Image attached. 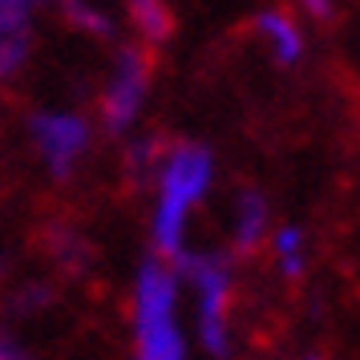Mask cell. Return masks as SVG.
I'll return each instance as SVG.
<instances>
[{"label": "cell", "instance_id": "277c9868", "mask_svg": "<svg viewBox=\"0 0 360 360\" xmlns=\"http://www.w3.org/2000/svg\"><path fill=\"white\" fill-rule=\"evenodd\" d=\"M150 77H154V57L138 45H122L110 69V82L101 94V126L122 138L134 126V117L142 114V101H146Z\"/></svg>", "mask_w": 360, "mask_h": 360}, {"label": "cell", "instance_id": "7a4b0ae2", "mask_svg": "<svg viewBox=\"0 0 360 360\" xmlns=\"http://www.w3.org/2000/svg\"><path fill=\"white\" fill-rule=\"evenodd\" d=\"M154 179H158V198H154V214H150V239H154V251L162 259H174V255L186 251L191 214L211 191L214 179L211 150L198 146V142L170 146Z\"/></svg>", "mask_w": 360, "mask_h": 360}, {"label": "cell", "instance_id": "2e32d148", "mask_svg": "<svg viewBox=\"0 0 360 360\" xmlns=\"http://www.w3.org/2000/svg\"><path fill=\"white\" fill-rule=\"evenodd\" d=\"M304 360H324V356H316V352H311V356H304Z\"/></svg>", "mask_w": 360, "mask_h": 360}, {"label": "cell", "instance_id": "3957f363", "mask_svg": "<svg viewBox=\"0 0 360 360\" xmlns=\"http://www.w3.org/2000/svg\"><path fill=\"white\" fill-rule=\"evenodd\" d=\"M179 279L195 292V340L207 356H231V300H235V263L223 251H182L174 255Z\"/></svg>", "mask_w": 360, "mask_h": 360}, {"label": "cell", "instance_id": "ba28073f", "mask_svg": "<svg viewBox=\"0 0 360 360\" xmlns=\"http://www.w3.org/2000/svg\"><path fill=\"white\" fill-rule=\"evenodd\" d=\"M255 29H259L263 37H271L279 65H295V61H300V53H304V41H300V29L292 25V17H288V13L263 8L259 17H255Z\"/></svg>", "mask_w": 360, "mask_h": 360}, {"label": "cell", "instance_id": "8992f818", "mask_svg": "<svg viewBox=\"0 0 360 360\" xmlns=\"http://www.w3.org/2000/svg\"><path fill=\"white\" fill-rule=\"evenodd\" d=\"M267 223H271L267 198H263L259 191H239V198H235V223H231L235 255H251V251L267 239Z\"/></svg>", "mask_w": 360, "mask_h": 360}, {"label": "cell", "instance_id": "8fae6325", "mask_svg": "<svg viewBox=\"0 0 360 360\" xmlns=\"http://www.w3.org/2000/svg\"><path fill=\"white\" fill-rule=\"evenodd\" d=\"M53 300H57V292H53L49 283H25V288L13 292L8 308H13V316H37V311L53 308Z\"/></svg>", "mask_w": 360, "mask_h": 360}, {"label": "cell", "instance_id": "5bb4252c", "mask_svg": "<svg viewBox=\"0 0 360 360\" xmlns=\"http://www.w3.org/2000/svg\"><path fill=\"white\" fill-rule=\"evenodd\" d=\"M300 4H304L308 17L320 20V25H332V20H336V4H332V0H300Z\"/></svg>", "mask_w": 360, "mask_h": 360}, {"label": "cell", "instance_id": "52a82bcc", "mask_svg": "<svg viewBox=\"0 0 360 360\" xmlns=\"http://www.w3.org/2000/svg\"><path fill=\"white\" fill-rule=\"evenodd\" d=\"M126 8H130L138 33L146 37V45H166L174 37V29H179L174 8L166 0H126Z\"/></svg>", "mask_w": 360, "mask_h": 360}, {"label": "cell", "instance_id": "6da1fadb", "mask_svg": "<svg viewBox=\"0 0 360 360\" xmlns=\"http://www.w3.org/2000/svg\"><path fill=\"white\" fill-rule=\"evenodd\" d=\"M182 279L174 263L150 255L134 276L130 324H134V360H191V340L179 311Z\"/></svg>", "mask_w": 360, "mask_h": 360}, {"label": "cell", "instance_id": "30bf717a", "mask_svg": "<svg viewBox=\"0 0 360 360\" xmlns=\"http://www.w3.org/2000/svg\"><path fill=\"white\" fill-rule=\"evenodd\" d=\"M53 4L61 8V17H65L69 25H77V29H85V33L101 37V41H110V37H114L110 17H105V13H98L89 0H53Z\"/></svg>", "mask_w": 360, "mask_h": 360}, {"label": "cell", "instance_id": "9a60e30c", "mask_svg": "<svg viewBox=\"0 0 360 360\" xmlns=\"http://www.w3.org/2000/svg\"><path fill=\"white\" fill-rule=\"evenodd\" d=\"M37 4H45V0H0V8H37Z\"/></svg>", "mask_w": 360, "mask_h": 360}, {"label": "cell", "instance_id": "9c48e42d", "mask_svg": "<svg viewBox=\"0 0 360 360\" xmlns=\"http://www.w3.org/2000/svg\"><path fill=\"white\" fill-rule=\"evenodd\" d=\"M271 251H276V267L279 276L288 279H300L304 271H308V243H304V231L300 227H276V235H271Z\"/></svg>", "mask_w": 360, "mask_h": 360}, {"label": "cell", "instance_id": "4fadbf2b", "mask_svg": "<svg viewBox=\"0 0 360 360\" xmlns=\"http://www.w3.org/2000/svg\"><path fill=\"white\" fill-rule=\"evenodd\" d=\"M0 360H37L17 336H8V332H0Z\"/></svg>", "mask_w": 360, "mask_h": 360}, {"label": "cell", "instance_id": "5b68a950", "mask_svg": "<svg viewBox=\"0 0 360 360\" xmlns=\"http://www.w3.org/2000/svg\"><path fill=\"white\" fill-rule=\"evenodd\" d=\"M29 138H33L41 162L49 166V174L57 182H65L77 162L85 158V150L94 142V130L89 122L77 114H57V110H41V114L29 117Z\"/></svg>", "mask_w": 360, "mask_h": 360}, {"label": "cell", "instance_id": "7c38bea8", "mask_svg": "<svg viewBox=\"0 0 360 360\" xmlns=\"http://www.w3.org/2000/svg\"><path fill=\"white\" fill-rule=\"evenodd\" d=\"M53 251H57V259L65 263V267H85V259H89V243L77 239V235H69V231L53 235Z\"/></svg>", "mask_w": 360, "mask_h": 360}]
</instances>
